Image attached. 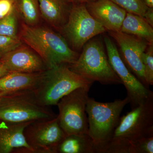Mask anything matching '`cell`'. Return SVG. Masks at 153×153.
<instances>
[{"label":"cell","instance_id":"cell-1","mask_svg":"<svg viewBox=\"0 0 153 153\" xmlns=\"http://www.w3.org/2000/svg\"><path fill=\"white\" fill-rule=\"evenodd\" d=\"M19 36L41 57L48 69L61 64H72L79 55L63 36L47 27L23 23Z\"/></svg>","mask_w":153,"mask_h":153},{"label":"cell","instance_id":"cell-2","mask_svg":"<svg viewBox=\"0 0 153 153\" xmlns=\"http://www.w3.org/2000/svg\"><path fill=\"white\" fill-rule=\"evenodd\" d=\"M93 82L72 71L68 64H61L45 71L33 92L40 104L49 107L57 105L62 97L76 88H91Z\"/></svg>","mask_w":153,"mask_h":153},{"label":"cell","instance_id":"cell-3","mask_svg":"<svg viewBox=\"0 0 153 153\" xmlns=\"http://www.w3.org/2000/svg\"><path fill=\"white\" fill-rule=\"evenodd\" d=\"M68 66L72 71L92 82L103 85L122 84L110 64L102 42L97 38L88 41L77 60Z\"/></svg>","mask_w":153,"mask_h":153},{"label":"cell","instance_id":"cell-4","mask_svg":"<svg viewBox=\"0 0 153 153\" xmlns=\"http://www.w3.org/2000/svg\"><path fill=\"white\" fill-rule=\"evenodd\" d=\"M37 101L33 91L6 94L0 99V120L15 123L48 120L57 116Z\"/></svg>","mask_w":153,"mask_h":153},{"label":"cell","instance_id":"cell-5","mask_svg":"<svg viewBox=\"0 0 153 153\" xmlns=\"http://www.w3.org/2000/svg\"><path fill=\"white\" fill-rule=\"evenodd\" d=\"M129 102L127 97L108 102H99L88 97L86 107L88 134L94 146L111 137L119 123L123 110Z\"/></svg>","mask_w":153,"mask_h":153},{"label":"cell","instance_id":"cell-6","mask_svg":"<svg viewBox=\"0 0 153 153\" xmlns=\"http://www.w3.org/2000/svg\"><path fill=\"white\" fill-rule=\"evenodd\" d=\"M152 134L153 97L121 117L110 138L122 144L131 145L141 138Z\"/></svg>","mask_w":153,"mask_h":153},{"label":"cell","instance_id":"cell-7","mask_svg":"<svg viewBox=\"0 0 153 153\" xmlns=\"http://www.w3.org/2000/svg\"><path fill=\"white\" fill-rule=\"evenodd\" d=\"M107 30L89 13L85 3L72 4L67 22L60 32L74 51H79L95 36Z\"/></svg>","mask_w":153,"mask_h":153},{"label":"cell","instance_id":"cell-8","mask_svg":"<svg viewBox=\"0 0 153 153\" xmlns=\"http://www.w3.org/2000/svg\"><path fill=\"white\" fill-rule=\"evenodd\" d=\"M90 88H76L62 97L57 103L59 124L66 135L88 134L86 107Z\"/></svg>","mask_w":153,"mask_h":153},{"label":"cell","instance_id":"cell-9","mask_svg":"<svg viewBox=\"0 0 153 153\" xmlns=\"http://www.w3.org/2000/svg\"><path fill=\"white\" fill-rule=\"evenodd\" d=\"M105 45L108 61L115 73L126 89L131 109L153 97V92L129 70L122 59L117 47L110 38L105 36Z\"/></svg>","mask_w":153,"mask_h":153},{"label":"cell","instance_id":"cell-10","mask_svg":"<svg viewBox=\"0 0 153 153\" xmlns=\"http://www.w3.org/2000/svg\"><path fill=\"white\" fill-rule=\"evenodd\" d=\"M24 133L34 153H56L57 146L66 136L57 116L51 120L32 122L25 128Z\"/></svg>","mask_w":153,"mask_h":153},{"label":"cell","instance_id":"cell-11","mask_svg":"<svg viewBox=\"0 0 153 153\" xmlns=\"http://www.w3.org/2000/svg\"><path fill=\"white\" fill-rule=\"evenodd\" d=\"M120 49L122 59L129 70L147 88L142 57L149 43L143 39L120 31H108Z\"/></svg>","mask_w":153,"mask_h":153},{"label":"cell","instance_id":"cell-12","mask_svg":"<svg viewBox=\"0 0 153 153\" xmlns=\"http://www.w3.org/2000/svg\"><path fill=\"white\" fill-rule=\"evenodd\" d=\"M0 63L9 72L37 73L48 69L36 52L23 45L5 55L0 60Z\"/></svg>","mask_w":153,"mask_h":153},{"label":"cell","instance_id":"cell-13","mask_svg":"<svg viewBox=\"0 0 153 153\" xmlns=\"http://www.w3.org/2000/svg\"><path fill=\"white\" fill-rule=\"evenodd\" d=\"M94 19L108 31H120L127 12L110 0H95L85 4Z\"/></svg>","mask_w":153,"mask_h":153},{"label":"cell","instance_id":"cell-14","mask_svg":"<svg viewBox=\"0 0 153 153\" xmlns=\"http://www.w3.org/2000/svg\"><path fill=\"white\" fill-rule=\"evenodd\" d=\"M32 122L15 123L0 120V153H34L24 133L25 128Z\"/></svg>","mask_w":153,"mask_h":153},{"label":"cell","instance_id":"cell-15","mask_svg":"<svg viewBox=\"0 0 153 153\" xmlns=\"http://www.w3.org/2000/svg\"><path fill=\"white\" fill-rule=\"evenodd\" d=\"M44 72H9L0 78V93L4 95L20 91L35 90L43 79Z\"/></svg>","mask_w":153,"mask_h":153},{"label":"cell","instance_id":"cell-16","mask_svg":"<svg viewBox=\"0 0 153 153\" xmlns=\"http://www.w3.org/2000/svg\"><path fill=\"white\" fill-rule=\"evenodd\" d=\"M38 1L41 17L60 32L67 22L72 3L67 0Z\"/></svg>","mask_w":153,"mask_h":153},{"label":"cell","instance_id":"cell-17","mask_svg":"<svg viewBox=\"0 0 153 153\" xmlns=\"http://www.w3.org/2000/svg\"><path fill=\"white\" fill-rule=\"evenodd\" d=\"M120 32L153 43V29L143 17L127 12Z\"/></svg>","mask_w":153,"mask_h":153},{"label":"cell","instance_id":"cell-18","mask_svg":"<svg viewBox=\"0 0 153 153\" xmlns=\"http://www.w3.org/2000/svg\"><path fill=\"white\" fill-rule=\"evenodd\" d=\"M56 153H95L94 142L88 134L68 135L57 146Z\"/></svg>","mask_w":153,"mask_h":153},{"label":"cell","instance_id":"cell-19","mask_svg":"<svg viewBox=\"0 0 153 153\" xmlns=\"http://www.w3.org/2000/svg\"><path fill=\"white\" fill-rule=\"evenodd\" d=\"M15 3L17 15L23 23L38 25L41 17L38 0H15Z\"/></svg>","mask_w":153,"mask_h":153},{"label":"cell","instance_id":"cell-20","mask_svg":"<svg viewBox=\"0 0 153 153\" xmlns=\"http://www.w3.org/2000/svg\"><path fill=\"white\" fill-rule=\"evenodd\" d=\"M16 9L0 20V35L16 38L18 35V20Z\"/></svg>","mask_w":153,"mask_h":153},{"label":"cell","instance_id":"cell-21","mask_svg":"<svg viewBox=\"0 0 153 153\" xmlns=\"http://www.w3.org/2000/svg\"><path fill=\"white\" fill-rule=\"evenodd\" d=\"M127 12L143 16L149 7L141 0H110Z\"/></svg>","mask_w":153,"mask_h":153},{"label":"cell","instance_id":"cell-22","mask_svg":"<svg viewBox=\"0 0 153 153\" xmlns=\"http://www.w3.org/2000/svg\"><path fill=\"white\" fill-rule=\"evenodd\" d=\"M142 60L144 67L146 81L149 86L153 84V43L148 45L143 53Z\"/></svg>","mask_w":153,"mask_h":153},{"label":"cell","instance_id":"cell-23","mask_svg":"<svg viewBox=\"0 0 153 153\" xmlns=\"http://www.w3.org/2000/svg\"><path fill=\"white\" fill-rule=\"evenodd\" d=\"M22 43L19 37L13 38L0 35V60L6 54L21 46Z\"/></svg>","mask_w":153,"mask_h":153},{"label":"cell","instance_id":"cell-24","mask_svg":"<svg viewBox=\"0 0 153 153\" xmlns=\"http://www.w3.org/2000/svg\"><path fill=\"white\" fill-rule=\"evenodd\" d=\"M133 153H153V134L143 137L133 143Z\"/></svg>","mask_w":153,"mask_h":153},{"label":"cell","instance_id":"cell-25","mask_svg":"<svg viewBox=\"0 0 153 153\" xmlns=\"http://www.w3.org/2000/svg\"><path fill=\"white\" fill-rule=\"evenodd\" d=\"M15 9V0H0V20Z\"/></svg>","mask_w":153,"mask_h":153},{"label":"cell","instance_id":"cell-26","mask_svg":"<svg viewBox=\"0 0 153 153\" xmlns=\"http://www.w3.org/2000/svg\"><path fill=\"white\" fill-rule=\"evenodd\" d=\"M147 22L153 27V8H149L143 17Z\"/></svg>","mask_w":153,"mask_h":153},{"label":"cell","instance_id":"cell-27","mask_svg":"<svg viewBox=\"0 0 153 153\" xmlns=\"http://www.w3.org/2000/svg\"><path fill=\"white\" fill-rule=\"evenodd\" d=\"M9 72L2 64L0 63V78L8 74Z\"/></svg>","mask_w":153,"mask_h":153},{"label":"cell","instance_id":"cell-28","mask_svg":"<svg viewBox=\"0 0 153 153\" xmlns=\"http://www.w3.org/2000/svg\"><path fill=\"white\" fill-rule=\"evenodd\" d=\"M72 4L74 3H87L94 1L95 0H67Z\"/></svg>","mask_w":153,"mask_h":153},{"label":"cell","instance_id":"cell-29","mask_svg":"<svg viewBox=\"0 0 153 153\" xmlns=\"http://www.w3.org/2000/svg\"><path fill=\"white\" fill-rule=\"evenodd\" d=\"M144 4L149 8H153V0H141Z\"/></svg>","mask_w":153,"mask_h":153},{"label":"cell","instance_id":"cell-30","mask_svg":"<svg viewBox=\"0 0 153 153\" xmlns=\"http://www.w3.org/2000/svg\"><path fill=\"white\" fill-rule=\"evenodd\" d=\"M3 96H4L3 94H2L1 93H0V99H1V97Z\"/></svg>","mask_w":153,"mask_h":153}]
</instances>
